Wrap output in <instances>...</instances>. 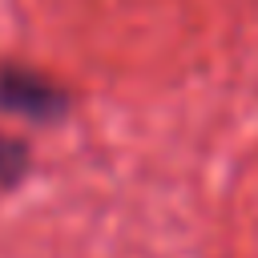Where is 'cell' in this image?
<instances>
[{
	"instance_id": "6da1fadb",
	"label": "cell",
	"mask_w": 258,
	"mask_h": 258,
	"mask_svg": "<svg viewBox=\"0 0 258 258\" xmlns=\"http://www.w3.org/2000/svg\"><path fill=\"white\" fill-rule=\"evenodd\" d=\"M0 113L16 117L24 125L48 129V125L69 121L73 93L56 77H48L32 64H0Z\"/></svg>"
},
{
	"instance_id": "7a4b0ae2",
	"label": "cell",
	"mask_w": 258,
	"mask_h": 258,
	"mask_svg": "<svg viewBox=\"0 0 258 258\" xmlns=\"http://www.w3.org/2000/svg\"><path fill=\"white\" fill-rule=\"evenodd\" d=\"M32 169V149L16 133H0V189H16Z\"/></svg>"
}]
</instances>
